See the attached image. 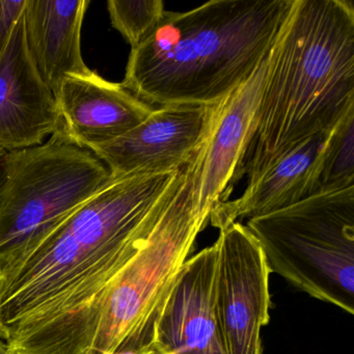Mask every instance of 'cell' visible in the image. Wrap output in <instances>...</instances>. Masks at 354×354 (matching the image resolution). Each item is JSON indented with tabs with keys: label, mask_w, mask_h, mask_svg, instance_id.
<instances>
[{
	"label": "cell",
	"mask_w": 354,
	"mask_h": 354,
	"mask_svg": "<svg viewBox=\"0 0 354 354\" xmlns=\"http://www.w3.org/2000/svg\"><path fill=\"white\" fill-rule=\"evenodd\" d=\"M182 169L111 183L0 262V339L11 354H84L97 308L152 231Z\"/></svg>",
	"instance_id": "6da1fadb"
},
{
	"label": "cell",
	"mask_w": 354,
	"mask_h": 354,
	"mask_svg": "<svg viewBox=\"0 0 354 354\" xmlns=\"http://www.w3.org/2000/svg\"><path fill=\"white\" fill-rule=\"evenodd\" d=\"M354 111V6L293 0L269 53L256 122L240 167L252 183L290 151Z\"/></svg>",
	"instance_id": "7a4b0ae2"
},
{
	"label": "cell",
	"mask_w": 354,
	"mask_h": 354,
	"mask_svg": "<svg viewBox=\"0 0 354 354\" xmlns=\"http://www.w3.org/2000/svg\"><path fill=\"white\" fill-rule=\"evenodd\" d=\"M293 0H211L165 12L131 48L122 86L147 104L214 106L268 57Z\"/></svg>",
	"instance_id": "3957f363"
},
{
	"label": "cell",
	"mask_w": 354,
	"mask_h": 354,
	"mask_svg": "<svg viewBox=\"0 0 354 354\" xmlns=\"http://www.w3.org/2000/svg\"><path fill=\"white\" fill-rule=\"evenodd\" d=\"M209 219L194 202L189 165L131 260L97 308L84 354H127L152 347L163 306Z\"/></svg>",
	"instance_id": "277c9868"
},
{
	"label": "cell",
	"mask_w": 354,
	"mask_h": 354,
	"mask_svg": "<svg viewBox=\"0 0 354 354\" xmlns=\"http://www.w3.org/2000/svg\"><path fill=\"white\" fill-rule=\"evenodd\" d=\"M271 273L354 315V185L248 218Z\"/></svg>",
	"instance_id": "5b68a950"
},
{
	"label": "cell",
	"mask_w": 354,
	"mask_h": 354,
	"mask_svg": "<svg viewBox=\"0 0 354 354\" xmlns=\"http://www.w3.org/2000/svg\"><path fill=\"white\" fill-rule=\"evenodd\" d=\"M106 165L63 129L0 157V262L44 237L111 181Z\"/></svg>",
	"instance_id": "8992f818"
},
{
	"label": "cell",
	"mask_w": 354,
	"mask_h": 354,
	"mask_svg": "<svg viewBox=\"0 0 354 354\" xmlns=\"http://www.w3.org/2000/svg\"><path fill=\"white\" fill-rule=\"evenodd\" d=\"M215 310L225 354H262L270 320V269L258 240L239 221L218 227Z\"/></svg>",
	"instance_id": "52a82bcc"
},
{
	"label": "cell",
	"mask_w": 354,
	"mask_h": 354,
	"mask_svg": "<svg viewBox=\"0 0 354 354\" xmlns=\"http://www.w3.org/2000/svg\"><path fill=\"white\" fill-rule=\"evenodd\" d=\"M268 57L252 76L215 105L208 130L190 159L194 202L201 216L225 202L239 181L240 167L256 122Z\"/></svg>",
	"instance_id": "ba28073f"
},
{
	"label": "cell",
	"mask_w": 354,
	"mask_h": 354,
	"mask_svg": "<svg viewBox=\"0 0 354 354\" xmlns=\"http://www.w3.org/2000/svg\"><path fill=\"white\" fill-rule=\"evenodd\" d=\"M214 106H160L121 138L91 152L111 179L165 174L183 169L196 154L212 119Z\"/></svg>",
	"instance_id": "9c48e42d"
},
{
	"label": "cell",
	"mask_w": 354,
	"mask_h": 354,
	"mask_svg": "<svg viewBox=\"0 0 354 354\" xmlns=\"http://www.w3.org/2000/svg\"><path fill=\"white\" fill-rule=\"evenodd\" d=\"M218 244L184 264L155 326L153 347L160 354H225L215 310Z\"/></svg>",
	"instance_id": "30bf717a"
},
{
	"label": "cell",
	"mask_w": 354,
	"mask_h": 354,
	"mask_svg": "<svg viewBox=\"0 0 354 354\" xmlns=\"http://www.w3.org/2000/svg\"><path fill=\"white\" fill-rule=\"evenodd\" d=\"M61 128L55 95L28 53L21 15L0 55V149L39 146Z\"/></svg>",
	"instance_id": "8fae6325"
},
{
	"label": "cell",
	"mask_w": 354,
	"mask_h": 354,
	"mask_svg": "<svg viewBox=\"0 0 354 354\" xmlns=\"http://www.w3.org/2000/svg\"><path fill=\"white\" fill-rule=\"evenodd\" d=\"M55 100L62 129L86 150L121 138L154 111L121 84L109 82L92 70L64 78Z\"/></svg>",
	"instance_id": "7c38bea8"
},
{
	"label": "cell",
	"mask_w": 354,
	"mask_h": 354,
	"mask_svg": "<svg viewBox=\"0 0 354 354\" xmlns=\"http://www.w3.org/2000/svg\"><path fill=\"white\" fill-rule=\"evenodd\" d=\"M331 130L313 136L290 151L248 184L239 198L217 204L211 211L209 223L218 229L245 217L291 206L319 192Z\"/></svg>",
	"instance_id": "4fadbf2b"
},
{
	"label": "cell",
	"mask_w": 354,
	"mask_h": 354,
	"mask_svg": "<svg viewBox=\"0 0 354 354\" xmlns=\"http://www.w3.org/2000/svg\"><path fill=\"white\" fill-rule=\"evenodd\" d=\"M88 0H26L24 34L35 67L53 95L64 78L90 71L80 46Z\"/></svg>",
	"instance_id": "5bb4252c"
},
{
	"label": "cell",
	"mask_w": 354,
	"mask_h": 354,
	"mask_svg": "<svg viewBox=\"0 0 354 354\" xmlns=\"http://www.w3.org/2000/svg\"><path fill=\"white\" fill-rule=\"evenodd\" d=\"M354 185V111L346 115L329 136L320 190Z\"/></svg>",
	"instance_id": "9a60e30c"
},
{
	"label": "cell",
	"mask_w": 354,
	"mask_h": 354,
	"mask_svg": "<svg viewBox=\"0 0 354 354\" xmlns=\"http://www.w3.org/2000/svg\"><path fill=\"white\" fill-rule=\"evenodd\" d=\"M107 10L111 26L131 48L154 30L167 12L161 0H109Z\"/></svg>",
	"instance_id": "2e32d148"
},
{
	"label": "cell",
	"mask_w": 354,
	"mask_h": 354,
	"mask_svg": "<svg viewBox=\"0 0 354 354\" xmlns=\"http://www.w3.org/2000/svg\"><path fill=\"white\" fill-rule=\"evenodd\" d=\"M26 0H0V55L7 47L14 28L24 13Z\"/></svg>",
	"instance_id": "e0dca14e"
},
{
	"label": "cell",
	"mask_w": 354,
	"mask_h": 354,
	"mask_svg": "<svg viewBox=\"0 0 354 354\" xmlns=\"http://www.w3.org/2000/svg\"><path fill=\"white\" fill-rule=\"evenodd\" d=\"M127 354H160L154 347H149L146 348V349L140 350V351L134 352V353H127Z\"/></svg>",
	"instance_id": "ac0fdd59"
},
{
	"label": "cell",
	"mask_w": 354,
	"mask_h": 354,
	"mask_svg": "<svg viewBox=\"0 0 354 354\" xmlns=\"http://www.w3.org/2000/svg\"><path fill=\"white\" fill-rule=\"evenodd\" d=\"M0 354H10L9 350L1 339H0Z\"/></svg>",
	"instance_id": "d6986e66"
},
{
	"label": "cell",
	"mask_w": 354,
	"mask_h": 354,
	"mask_svg": "<svg viewBox=\"0 0 354 354\" xmlns=\"http://www.w3.org/2000/svg\"><path fill=\"white\" fill-rule=\"evenodd\" d=\"M6 151L1 150L0 149V157L3 156V154H5Z\"/></svg>",
	"instance_id": "ffe728a7"
},
{
	"label": "cell",
	"mask_w": 354,
	"mask_h": 354,
	"mask_svg": "<svg viewBox=\"0 0 354 354\" xmlns=\"http://www.w3.org/2000/svg\"><path fill=\"white\" fill-rule=\"evenodd\" d=\"M10 354H11V353H10Z\"/></svg>",
	"instance_id": "44dd1931"
}]
</instances>
